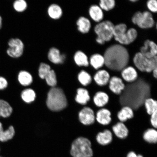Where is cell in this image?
<instances>
[{"label": "cell", "instance_id": "1", "mask_svg": "<svg viewBox=\"0 0 157 157\" xmlns=\"http://www.w3.org/2000/svg\"><path fill=\"white\" fill-rule=\"evenodd\" d=\"M125 84V89L120 95L122 107L129 106L135 111L143 105L147 98H151L157 101V90L144 78L138 77L133 83Z\"/></svg>", "mask_w": 157, "mask_h": 157}, {"label": "cell", "instance_id": "2", "mask_svg": "<svg viewBox=\"0 0 157 157\" xmlns=\"http://www.w3.org/2000/svg\"><path fill=\"white\" fill-rule=\"evenodd\" d=\"M103 56L105 65L114 71H121L126 67L129 61L128 51L121 44H114L109 47Z\"/></svg>", "mask_w": 157, "mask_h": 157}, {"label": "cell", "instance_id": "3", "mask_svg": "<svg viewBox=\"0 0 157 157\" xmlns=\"http://www.w3.org/2000/svg\"><path fill=\"white\" fill-rule=\"evenodd\" d=\"M46 103L51 110L59 111L67 107V101L63 90L60 88L53 87L48 93Z\"/></svg>", "mask_w": 157, "mask_h": 157}, {"label": "cell", "instance_id": "4", "mask_svg": "<svg viewBox=\"0 0 157 157\" xmlns=\"http://www.w3.org/2000/svg\"><path fill=\"white\" fill-rule=\"evenodd\" d=\"M70 154L73 157H93L94 152L91 141L83 137L76 138L72 143Z\"/></svg>", "mask_w": 157, "mask_h": 157}, {"label": "cell", "instance_id": "5", "mask_svg": "<svg viewBox=\"0 0 157 157\" xmlns=\"http://www.w3.org/2000/svg\"><path fill=\"white\" fill-rule=\"evenodd\" d=\"M137 36L136 29L131 28L127 30V25L121 23L115 25L113 37L115 40L121 44L128 45L135 40Z\"/></svg>", "mask_w": 157, "mask_h": 157}, {"label": "cell", "instance_id": "6", "mask_svg": "<svg viewBox=\"0 0 157 157\" xmlns=\"http://www.w3.org/2000/svg\"><path fill=\"white\" fill-rule=\"evenodd\" d=\"M115 25L111 21H106L100 22L96 25L94 28L97 35L96 41L100 44H103L109 42L113 36V30Z\"/></svg>", "mask_w": 157, "mask_h": 157}, {"label": "cell", "instance_id": "7", "mask_svg": "<svg viewBox=\"0 0 157 157\" xmlns=\"http://www.w3.org/2000/svg\"><path fill=\"white\" fill-rule=\"evenodd\" d=\"M133 61L137 68L142 72L150 73L157 67V56L154 58H148L138 52L135 55Z\"/></svg>", "mask_w": 157, "mask_h": 157}, {"label": "cell", "instance_id": "8", "mask_svg": "<svg viewBox=\"0 0 157 157\" xmlns=\"http://www.w3.org/2000/svg\"><path fill=\"white\" fill-rule=\"evenodd\" d=\"M132 21L133 24L143 29L152 28L155 23L152 13L148 11L136 12L132 17Z\"/></svg>", "mask_w": 157, "mask_h": 157}, {"label": "cell", "instance_id": "9", "mask_svg": "<svg viewBox=\"0 0 157 157\" xmlns=\"http://www.w3.org/2000/svg\"><path fill=\"white\" fill-rule=\"evenodd\" d=\"M9 48L7 49V53L11 58H17L20 57L24 52V43L19 38H11L9 40Z\"/></svg>", "mask_w": 157, "mask_h": 157}, {"label": "cell", "instance_id": "10", "mask_svg": "<svg viewBox=\"0 0 157 157\" xmlns=\"http://www.w3.org/2000/svg\"><path fill=\"white\" fill-rule=\"evenodd\" d=\"M78 121L86 126L94 124L96 121L95 113L93 109L89 107L84 106L78 114Z\"/></svg>", "mask_w": 157, "mask_h": 157}, {"label": "cell", "instance_id": "11", "mask_svg": "<svg viewBox=\"0 0 157 157\" xmlns=\"http://www.w3.org/2000/svg\"><path fill=\"white\" fill-rule=\"evenodd\" d=\"M108 86L110 91L117 95H120L125 87V83L122 78L116 76L111 77Z\"/></svg>", "mask_w": 157, "mask_h": 157}, {"label": "cell", "instance_id": "12", "mask_svg": "<svg viewBox=\"0 0 157 157\" xmlns=\"http://www.w3.org/2000/svg\"><path fill=\"white\" fill-rule=\"evenodd\" d=\"M96 121L99 124L107 126L112 121L111 113L105 107L100 109L95 113Z\"/></svg>", "mask_w": 157, "mask_h": 157}, {"label": "cell", "instance_id": "13", "mask_svg": "<svg viewBox=\"0 0 157 157\" xmlns=\"http://www.w3.org/2000/svg\"><path fill=\"white\" fill-rule=\"evenodd\" d=\"M140 52L147 58H154L157 54V45L153 41L147 39L145 41L144 46L141 47Z\"/></svg>", "mask_w": 157, "mask_h": 157}, {"label": "cell", "instance_id": "14", "mask_svg": "<svg viewBox=\"0 0 157 157\" xmlns=\"http://www.w3.org/2000/svg\"><path fill=\"white\" fill-rule=\"evenodd\" d=\"M110 75L105 70H98L94 74V81L100 87H104L108 85L111 78Z\"/></svg>", "mask_w": 157, "mask_h": 157}, {"label": "cell", "instance_id": "15", "mask_svg": "<svg viewBox=\"0 0 157 157\" xmlns=\"http://www.w3.org/2000/svg\"><path fill=\"white\" fill-rule=\"evenodd\" d=\"M112 131L105 129L102 132L98 133L96 136V140L98 144L102 146H106L112 142L113 139Z\"/></svg>", "mask_w": 157, "mask_h": 157}, {"label": "cell", "instance_id": "16", "mask_svg": "<svg viewBox=\"0 0 157 157\" xmlns=\"http://www.w3.org/2000/svg\"><path fill=\"white\" fill-rule=\"evenodd\" d=\"M48 57L50 62L56 64H63L66 59L65 55L61 54L59 50L54 47L49 50Z\"/></svg>", "mask_w": 157, "mask_h": 157}, {"label": "cell", "instance_id": "17", "mask_svg": "<svg viewBox=\"0 0 157 157\" xmlns=\"http://www.w3.org/2000/svg\"><path fill=\"white\" fill-rule=\"evenodd\" d=\"M121 78L127 83H132L138 78V74L137 71L133 67H126L121 71Z\"/></svg>", "mask_w": 157, "mask_h": 157}, {"label": "cell", "instance_id": "18", "mask_svg": "<svg viewBox=\"0 0 157 157\" xmlns=\"http://www.w3.org/2000/svg\"><path fill=\"white\" fill-rule=\"evenodd\" d=\"M75 100L78 105L85 106L91 100L89 91L84 87L78 88Z\"/></svg>", "mask_w": 157, "mask_h": 157}, {"label": "cell", "instance_id": "19", "mask_svg": "<svg viewBox=\"0 0 157 157\" xmlns=\"http://www.w3.org/2000/svg\"><path fill=\"white\" fill-rule=\"evenodd\" d=\"M113 134L120 139H124L128 136L129 130L124 123L119 121L112 127Z\"/></svg>", "mask_w": 157, "mask_h": 157}, {"label": "cell", "instance_id": "20", "mask_svg": "<svg viewBox=\"0 0 157 157\" xmlns=\"http://www.w3.org/2000/svg\"><path fill=\"white\" fill-rule=\"evenodd\" d=\"M109 100V97L107 93L104 91H99L94 95L93 101L96 107L101 109L107 105Z\"/></svg>", "mask_w": 157, "mask_h": 157}, {"label": "cell", "instance_id": "21", "mask_svg": "<svg viewBox=\"0 0 157 157\" xmlns=\"http://www.w3.org/2000/svg\"><path fill=\"white\" fill-rule=\"evenodd\" d=\"M134 111L128 105L123 106L118 112L117 117L120 122L124 123L133 118L134 117Z\"/></svg>", "mask_w": 157, "mask_h": 157}, {"label": "cell", "instance_id": "22", "mask_svg": "<svg viewBox=\"0 0 157 157\" xmlns=\"http://www.w3.org/2000/svg\"><path fill=\"white\" fill-rule=\"evenodd\" d=\"M15 133V129L12 125L5 130L2 123L0 122V142L4 143L11 140L14 136Z\"/></svg>", "mask_w": 157, "mask_h": 157}, {"label": "cell", "instance_id": "23", "mask_svg": "<svg viewBox=\"0 0 157 157\" xmlns=\"http://www.w3.org/2000/svg\"><path fill=\"white\" fill-rule=\"evenodd\" d=\"M143 139L145 142L151 144H156L157 143V129L151 128L145 131L143 135Z\"/></svg>", "mask_w": 157, "mask_h": 157}, {"label": "cell", "instance_id": "24", "mask_svg": "<svg viewBox=\"0 0 157 157\" xmlns=\"http://www.w3.org/2000/svg\"><path fill=\"white\" fill-rule=\"evenodd\" d=\"M48 13L51 18L58 20L62 17L63 11L59 5L56 4H52L48 8Z\"/></svg>", "mask_w": 157, "mask_h": 157}, {"label": "cell", "instance_id": "25", "mask_svg": "<svg viewBox=\"0 0 157 157\" xmlns=\"http://www.w3.org/2000/svg\"><path fill=\"white\" fill-rule=\"evenodd\" d=\"M89 13L91 18L96 22H99L103 18L104 14L102 10L97 5H92L90 7Z\"/></svg>", "mask_w": 157, "mask_h": 157}, {"label": "cell", "instance_id": "26", "mask_svg": "<svg viewBox=\"0 0 157 157\" xmlns=\"http://www.w3.org/2000/svg\"><path fill=\"white\" fill-rule=\"evenodd\" d=\"M76 25L78 31L83 34L89 32L91 28V23L89 20L84 17L78 18L76 21Z\"/></svg>", "mask_w": 157, "mask_h": 157}, {"label": "cell", "instance_id": "27", "mask_svg": "<svg viewBox=\"0 0 157 157\" xmlns=\"http://www.w3.org/2000/svg\"><path fill=\"white\" fill-rule=\"evenodd\" d=\"M74 59L76 64L78 66L88 67L89 66L88 57L81 51H78L75 53Z\"/></svg>", "mask_w": 157, "mask_h": 157}, {"label": "cell", "instance_id": "28", "mask_svg": "<svg viewBox=\"0 0 157 157\" xmlns=\"http://www.w3.org/2000/svg\"><path fill=\"white\" fill-rule=\"evenodd\" d=\"M12 107L4 100L0 99V117H8L13 113Z\"/></svg>", "mask_w": 157, "mask_h": 157}, {"label": "cell", "instance_id": "29", "mask_svg": "<svg viewBox=\"0 0 157 157\" xmlns=\"http://www.w3.org/2000/svg\"><path fill=\"white\" fill-rule=\"evenodd\" d=\"M78 82L84 87H87L93 82V78L89 73L84 70H82L78 75Z\"/></svg>", "mask_w": 157, "mask_h": 157}, {"label": "cell", "instance_id": "30", "mask_svg": "<svg viewBox=\"0 0 157 157\" xmlns=\"http://www.w3.org/2000/svg\"><path fill=\"white\" fill-rule=\"evenodd\" d=\"M18 80L19 83L23 86H28L32 83V75L26 71H21L19 73Z\"/></svg>", "mask_w": 157, "mask_h": 157}, {"label": "cell", "instance_id": "31", "mask_svg": "<svg viewBox=\"0 0 157 157\" xmlns=\"http://www.w3.org/2000/svg\"><path fill=\"white\" fill-rule=\"evenodd\" d=\"M143 105L149 115L150 116L157 111V101L151 98H148L145 99Z\"/></svg>", "mask_w": 157, "mask_h": 157}, {"label": "cell", "instance_id": "32", "mask_svg": "<svg viewBox=\"0 0 157 157\" xmlns=\"http://www.w3.org/2000/svg\"><path fill=\"white\" fill-rule=\"evenodd\" d=\"M90 63L94 69L97 70L102 67L105 64V59L101 54H94L90 58Z\"/></svg>", "mask_w": 157, "mask_h": 157}, {"label": "cell", "instance_id": "33", "mask_svg": "<svg viewBox=\"0 0 157 157\" xmlns=\"http://www.w3.org/2000/svg\"><path fill=\"white\" fill-rule=\"evenodd\" d=\"M21 97L25 102L30 103L34 101L36 94L32 89H27L23 91L21 94Z\"/></svg>", "mask_w": 157, "mask_h": 157}, {"label": "cell", "instance_id": "34", "mask_svg": "<svg viewBox=\"0 0 157 157\" xmlns=\"http://www.w3.org/2000/svg\"><path fill=\"white\" fill-rule=\"evenodd\" d=\"M48 85L52 87H55L56 85L57 81L56 72L53 70H51L44 78Z\"/></svg>", "mask_w": 157, "mask_h": 157}, {"label": "cell", "instance_id": "35", "mask_svg": "<svg viewBox=\"0 0 157 157\" xmlns=\"http://www.w3.org/2000/svg\"><path fill=\"white\" fill-rule=\"evenodd\" d=\"M51 70V66L49 64L45 63H42L39 65L38 69L39 77L42 79H44L45 77Z\"/></svg>", "mask_w": 157, "mask_h": 157}, {"label": "cell", "instance_id": "36", "mask_svg": "<svg viewBox=\"0 0 157 157\" xmlns=\"http://www.w3.org/2000/svg\"><path fill=\"white\" fill-rule=\"evenodd\" d=\"M13 6L16 11L21 13L27 9L28 5L25 0H17L13 2Z\"/></svg>", "mask_w": 157, "mask_h": 157}, {"label": "cell", "instance_id": "37", "mask_svg": "<svg viewBox=\"0 0 157 157\" xmlns=\"http://www.w3.org/2000/svg\"><path fill=\"white\" fill-rule=\"evenodd\" d=\"M99 6L102 10L109 11L115 7V1L114 0H101Z\"/></svg>", "mask_w": 157, "mask_h": 157}, {"label": "cell", "instance_id": "38", "mask_svg": "<svg viewBox=\"0 0 157 157\" xmlns=\"http://www.w3.org/2000/svg\"><path fill=\"white\" fill-rule=\"evenodd\" d=\"M147 7L152 13H156L157 11V2L156 0H150L147 1Z\"/></svg>", "mask_w": 157, "mask_h": 157}, {"label": "cell", "instance_id": "39", "mask_svg": "<svg viewBox=\"0 0 157 157\" xmlns=\"http://www.w3.org/2000/svg\"><path fill=\"white\" fill-rule=\"evenodd\" d=\"M150 121L153 128H157V111L155 112L150 116Z\"/></svg>", "mask_w": 157, "mask_h": 157}, {"label": "cell", "instance_id": "40", "mask_svg": "<svg viewBox=\"0 0 157 157\" xmlns=\"http://www.w3.org/2000/svg\"><path fill=\"white\" fill-rule=\"evenodd\" d=\"M8 83L5 78L0 76V90H5L7 87Z\"/></svg>", "mask_w": 157, "mask_h": 157}, {"label": "cell", "instance_id": "41", "mask_svg": "<svg viewBox=\"0 0 157 157\" xmlns=\"http://www.w3.org/2000/svg\"><path fill=\"white\" fill-rule=\"evenodd\" d=\"M126 157H144L143 155L137 154L133 151H129L127 154Z\"/></svg>", "mask_w": 157, "mask_h": 157}, {"label": "cell", "instance_id": "42", "mask_svg": "<svg viewBox=\"0 0 157 157\" xmlns=\"http://www.w3.org/2000/svg\"><path fill=\"white\" fill-rule=\"evenodd\" d=\"M152 72V75L153 77L156 79L157 78V67L155 68Z\"/></svg>", "mask_w": 157, "mask_h": 157}, {"label": "cell", "instance_id": "43", "mask_svg": "<svg viewBox=\"0 0 157 157\" xmlns=\"http://www.w3.org/2000/svg\"><path fill=\"white\" fill-rule=\"evenodd\" d=\"M2 17L0 16V29L2 28Z\"/></svg>", "mask_w": 157, "mask_h": 157}, {"label": "cell", "instance_id": "44", "mask_svg": "<svg viewBox=\"0 0 157 157\" xmlns=\"http://www.w3.org/2000/svg\"><path fill=\"white\" fill-rule=\"evenodd\" d=\"M137 1H138L137 0H130V1L133 2H136Z\"/></svg>", "mask_w": 157, "mask_h": 157}, {"label": "cell", "instance_id": "45", "mask_svg": "<svg viewBox=\"0 0 157 157\" xmlns=\"http://www.w3.org/2000/svg\"><path fill=\"white\" fill-rule=\"evenodd\" d=\"M0 151H1V148H0Z\"/></svg>", "mask_w": 157, "mask_h": 157}, {"label": "cell", "instance_id": "46", "mask_svg": "<svg viewBox=\"0 0 157 157\" xmlns=\"http://www.w3.org/2000/svg\"><path fill=\"white\" fill-rule=\"evenodd\" d=\"M0 157H2V156H0Z\"/></svg>", "mask_w": 157, "mask_h": 157}]
</instances>
